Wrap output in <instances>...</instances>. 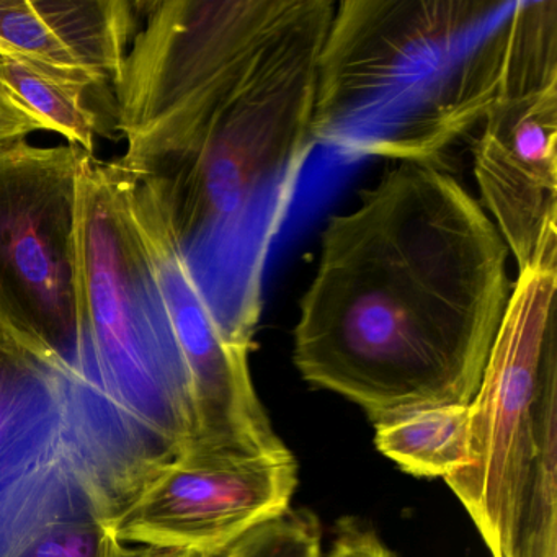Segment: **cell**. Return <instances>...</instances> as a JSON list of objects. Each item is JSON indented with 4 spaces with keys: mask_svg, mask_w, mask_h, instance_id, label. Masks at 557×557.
<instances>
[{
    "mask_svg": "<svg viewBox=\"0 0 557 557\" xmlns=\"http://www.w3.org/2000/svg\"><path fill=\"white\" fill-rule=\"evenodd\" d=\"M508 249L438 165L397 162L321 233L293 360L370 420L471 404L510 298Z\"/></svg>",
    "mask_w": 557,
    "mask_h": 557,
    "instance_id": "1",
    "label": "cell"
},
{
    "mask_svg": "<svg viewBox=\"0 0 557 557\" xmlns=\"http://www.w3.org/2000/svg\"><path fill=\"white\" fill-rule=\"evenodd\" d=\"M332 0H302L184 154L146 177L227 341L249 354L263 278L312 135L319 57Z\"/></svg>",
    "mask_w": 557,
    "mask_h": 557,
    "instance_id": "2",
    "label": "cell"
},
{
    "mask_svg": "<svg viewBox=\"0 0 557 557\" xmlns=\"http://www.w3.org/2000/svg\"><path fill=\"white\" fill-rule=\"evenodd\" d=\"M521 0H344L319 57L312 135L345 161L440 165L500 92Z\"/></svg>",
    "mask_w": 557,
    "mask_h": 557,
    "instance_id": "3",
    "label": "cell"
},
{
    "mask_svg": "<svg viewBox=\"0 0 557 557\" xmlns=\"http://www.w3.org/2000/svg\"><path fill=\"white\" fill-rule=\"evenodd\" d=\"M132 172L84 154L74 216L79 345L74 364L159 462L198 442L184 358L129 208Z\"/></svg>",
    "mask_w": 557,
    "mask_h": 557,
    "instance_id": "4",
    "label": "cell"
},
{
    "mask_svg": "<svg viewBox=\"0 0 557 557\" xmlns=\"http://www.w3.org/2000/svg\"><path fill=\"white\" fill-rule=\"evenodd\" d=\"M557 247L520 270L471 410L469 459L445 479L492 557L557 540Z\"/></svg>",
    "mask_w": 557,
    "mask_h": 557,
    "instance_id": "5",
    "label": "cell"
},
{
    "mask_svg": "<svg viewBox=\"0 0 557 557\" xmlns=\"http://www.w3.org/2000/svg\"><path fill=\"white\" fill-rule=\"evenodd\" d=\"M302 0L139 2L113 94L122 168L152 177L184 154Z\"/></svg>",
    "mask_w": 557,
    "mask_h": 557,
    "instance_id": "6",
    "label": "cell"
},
{
    "mask_svg": "<svg viewBox=\"0 0 557 557\" xmlns=\"http://www.w3.org/2000/svg\"><path fill=\"white\" fill-rule=\"evenodd\" d=\"M472 156L484 207L527 269L557 246L556 0H521L500 92Z\"/></svg>",
    "mask_w": 557,
    "mask_h": 557,
    "instance_id": "7",
    "label": "cell"
},
{
    "mask_svg": "<svg viewBox=\"0 0 557 557\" xmlns=\"http://www.w3.org/2000/svg\"><path fill=\"white\" fill-rule=\"evenodd\" d=\"M84 154L28 141L0 149V334L71 364L79 345L73 236Z\"/></svg>",
    "mask_w": 557,
    "mask_h": 557,
    "instance_id": "8",
    "label": "cell"
},
{
    "mask_svg": "<svg viewBox=\"0 0 557 557\" xmlns=\"http://www.w3.org/2000/svg\"><path fill=\"white\" fill-rule=\"evenodd\" d=\"M129 208L190 374L200 426L194 446L240 459L289 458L257 396L249 354L227 341L178 249L158 194L136 175Z\"/></svg>",
    "mask_w": 557,
    "mask_h": 557,
    "instance_id": "9",
    "label": "cell"
},
{
    "mask_svg": "<svg viewBox=\"0 0 557 557\" xmlns=\"http://www.w3.org/2000/svg\"><path fill=\"white\" fill-rule=\"evenodd\" d=\"M296 485L293 456L240 459L190 446L159 466L102 527L126 546L220 556L285 513Z\"/></svg>",
    "mask_w": 557,
    "mask_h": 557,
    "instance_id": "10",
    "label": "cell"
},
{
    "mask_svg": "<svg viewBox=\"0 0 557 557\" xmlns=\"http://www.w3.org/2000/svg\"><path fill=\"white\" fill-rule=\"evenodd\" d=\"M74 367L0 334V500L58 472L96 488L77 436Z\"/></svg>",
    "mask_w": 557,
    "mask_h": 557,
    "instance_id": "11",
    "label": "cell"
},
{
    "mask_svg": "<svg viewBox=\"0 0 557 557\" xmlns=\"http://www.w3.org/2000/svg\"><path fill=\"white\" fill-rule=\"evenodd\" d=\"M139 18V2L126 0H0V58L113 90Z\"/></svg>",
    "mask_w": 557,
    "mask_h": 557,
    "instance_id": "12",
    "label": "cell"
},
{
    "mask_svg": "<svg viewBox=\"0 0 557 557\" xmlns=\"http://www.w3.org/2000/svg\"><path fill=\"white\" fill-rule=\"evenodd\" d=\"M76 479L44 482L0 502V557H120Z\"/></svg>",
    "mask_w": 557,
    "mask_h": 557,
    "instance_id": "13",
    "label": "cell"
},
{
    "mask_svg": "<svg viewBox=\"0 0 557 557\" xmlns=\"http://www.w3.org/2000/svg\"><path fill=\"white\" fill-rule=\"evenodd\" d=\"M0 71L45 132L63 136L66 145L96 154L97 138L119 136L113 90L14 58H0Z\"/></svg>",
    "mask_w": 557,
    "mask_h": 557,
    "instance_id": "14",
    "label": "cell"
},
{
    "mask_svg": "<svg viewBox=\"0 0 557 557\" xmlns=\"http://www.w3.org/2000/svg\"><path fill=\"white\" fill-rule=\"evenodd\" d=\"M381 455L417 478L446 479L469 459V404L412 407L371 420Z\"/></svg>",
    "mask_w": 557,
    "mask_h": 557,
    "instance_id": "15",
    "label": "cell"
},
{
    "mask_svg": "<svg viewBox=\"0 0 557 557\" xmlns=\"http://www.w3.org/2000/svg\"><path fill=\"white\" fill-rule=\"evenodd\" d=\"M233 557H322L321 527L306 510H288L234 544Z\"/></svg>",
    "mask_w": 557,
    "mask_h": 557,
    "instance_id": "16",
    "label": "cell"
},
{
    "mask_svg": "<svg viewBox=\"0 0 557 557\" xmlns=\"http://www.w3.org/2000/svg\"><path fill=\"white\" fill-rule=\"evenodd\" d=\"M38 132H45V126L15 96L0 71V149L27 141Z\"/></svg>",
    "mask_w": 557,
    "mask_h": 557,
    "instance_id": "17",
    "label": "cell"
},
{
    "mask_svg": "<svg viewBox=\"0 0 557 557\" xmlns=\"http://www.w3.org/2000/svg\"><path fill=\"white\" fill-rule=\"evenodd\" d=\"M322 557H396L373 531L347 523L332 541L327 554Z\"/></svg>",
    "mask_w": 557,
    "mask_h": 557,
    "instance_id": "18",
    "label": "cell"
},
{
    "mask_svg": "<svg viewBox=\"0 0 557 557\" xmlns=\"http://www.w3.org/2000/svg\"><path fill=\"white\" fill-rule=\"evenodd\" d=\"M120 557H203V556H197V554H191V553H181V550L152 549V547L126 546V544H123L122 553H120Z\"/></svg>",
    "mask_w": 557,
    "mask_h": 557,
    "instance_id": "19",
    "label": "cell"
}]
</instances>
